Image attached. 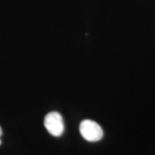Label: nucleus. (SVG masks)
I'll return each mask as SVG.
<instances>
[{
  "label": "nucleus",
  "mask_w": 155,
  "mask_h": 155,
  "mask_svg": "<svg viewBox=\"0 0 155 155\" xmlns=\"http://www.w3.org/2000/svg\"><path fill=\"white\" fill-rule=\"evenodd\" d=\"M2 134H3V131H2V128L0 127V137H1V135H2ZM2 144V141H1V139H0V145Z\"/></svg>",
  "instance_id": "7ed1b4c3"
},
{
  "label": "nucleus",
  "mask_w": 155,
  "mask_h": 155,
  "mask_svg": "<svg viewBox=\"0 0 155 155\" xmlns=\"http://www.w3.org/2000/svg\"><path fill=\"white\" fill-rule=\"evenodd\" d=\"M44 126L53 136L59 137L64 132V122L62 116L58 112H50L45 116Z\"/></svg>",
  "instance_id": "f03ea898"
},
{
  "label": "nucleus",
  "mask_w": 155,
  "mask_h": 155,
  "mask_svg": "<svg viewBox=\"0 0 155 155\" xmlns=\"http://www.w3.org/2000/svg\"><path fill=\"white\" fill-rule=\"evenodd\" d=\"M79 131L83 138L91 142L98 141L104 136V131L99 124L91 120H84L80 123Z\"/></svg>",
  "instance_id": "f257e3e1"
}]
</instances>
